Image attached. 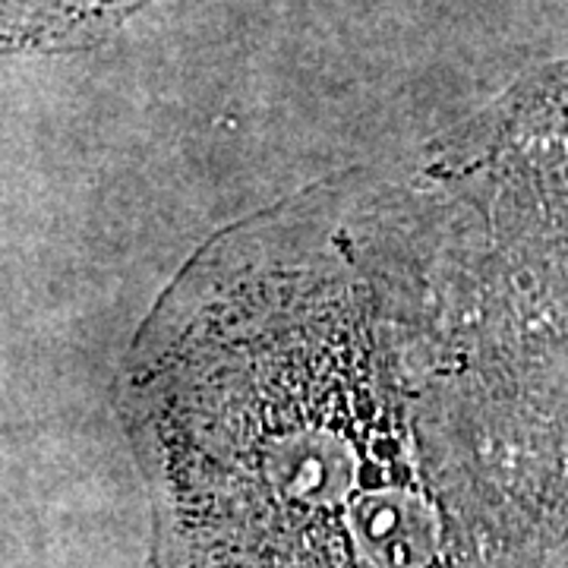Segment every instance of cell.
<instances>
[{
  "label": "cell",
  "instance_id": "cell-1",
  "mask_svg": "<svg viewBox=\"0 0 568 568\" xmlns=\"http://www.w3.org/2000/svg\"><path fill=\"white\" fill-rule=\"evenodd\" d=\"M369 265L246 227L155 310L130 398L186 568H467L414 320Z\"/></svg>",
  "mask_w": 568,
  "mask_h": 568
},
{
  "label": "cell",
  "instance_id": "cell-2",
  "mask_svg": "<svg viewBox=\"0 0 568 568\" xmlns=\"http://www.w3.org/2000/svg\"><path fill=\"white\" fill-rule=\"evenodd\" d=\"M142 0H0V48H63L104 36Z\"/></svg>",
  "mask_w": 568,
  "mask_h": 568
}]
</instances>
